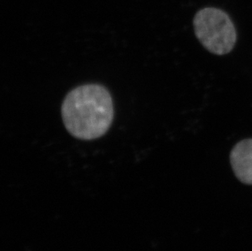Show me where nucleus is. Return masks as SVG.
Masks as SVG:
<instances>
[{
    "label": "nucleus",
    "mask_w": 252,
    "mask_h": 251,
    "mask_svg": "<svg viewBox=\"0 0 252 251\" xmlns=\"http://www.w3.org/2000/svg\"><path fill=\"white\" fill-rule=\"evenodd\" d=\"M112 96L100 84H85L70 91L62 105V117L68 132L83 140H93L107 132L113 120Z\"/></svg>",
    "instance_id": "f257e3e1"
},
{
    "label": "nucleus",
    "mask_w": 252,
    "mask_h": 251,
    "mask_svg": "<svg viewBox=\"0 0 252 251\" xmlns=\"http://www.w3.org/2000/svg\"><path fill=\"white\" fill-rule=\"evenodd\" d=\"M193 29L200 43L212 54H228L237 42V31L232 20L217 7L199 10L193 18Z\"/></svg>",
    "instance_id": "f03ea898"
},
{
    "label": "nucleus",
    "mask_w": 252,
    "mask_h": 251,
    "mask_svg": "<svg viewBox=\"0 0 252 251\" xmlns=\"http://www.w3.org/2000/svg\"><path fill=\"white\" fill-rule=\"evenodd\" d=\"M231 166L239 181L252 185V138L237 143L231 150Z\"/></svg>",
    "instance_id": "7ed1b4c3"
}]
</instances>
